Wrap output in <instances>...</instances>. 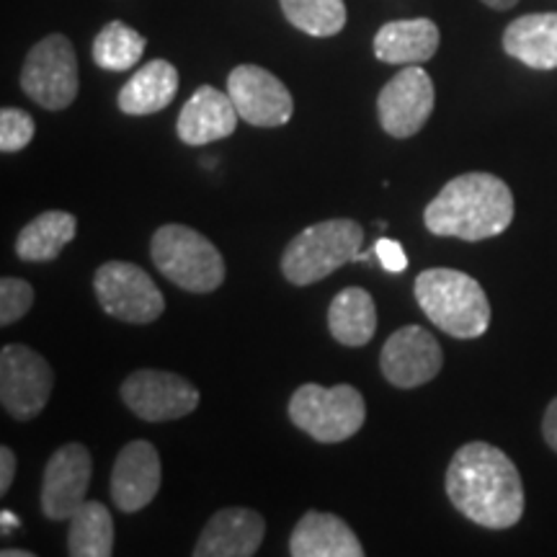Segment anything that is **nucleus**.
<instances>
[{"mask_svg": "<svg viewBox=\"0 0 557 557\" xmlns=\"http://www.w3.org/2000/svg\"><path fill=\"white\" fill-rule=\"evenodd\" d=\"M447 496L465 519L485 529H508L524 513V483L517 465L487 442H470L455 451Z\"/></svg>", "mask_w": 557, "mask_h": 557, "instance_id": "obj_1", "label": "nucleus"}, {"mask_svg": "<svg viewBox=\"0 0 557 557\" xmlns=\"http://www.w3.org/2000/svg\"><path fill=\"white\" fill-rule=\"evenodd\" d=\"M423 222L438 238L468 243L496 238L513 222V194L493 173H462L429 201Z\"/></svg>", "mask_w": 557, "mask_h": 557, "instance_id": "obj_2", "label": "nucleus"}, {"mask_svg": "<svg viewBox=\"0 0 557 557\" xmlns=\"http://www.w3.org/2000/svg\"><path fill=\"white\" fill-rule=\"evenodd\" d=\"M416 299L447 336L480 338L491 325V302L478 278L457 269H429L416 278Z\"/></svg>", "mask_w": 557, "mask_h": 557, "instance_id": "obj_3", "label": "nucleus"}, {"mask_svg": "<svg viewBox=\"0 0 557 557\" xmlns=\"http://www.w3.org/2000/svg\"><path fill=\"white\" fill-rule=\"evenodd\" d=\"M361 225L354 220H325L289 240L282 253V274L295 287H308L346 263L361 261Z\"/></svg>", "mask_w": 557, "mask_h": 557, "instance_id": "obj_4", "label": "nucleus"}, {"mask_svg": "<svg viewBox=\"0 0 557 557\" xmlns=\"http://www.w3.org/2000/svg\"><path fill=\"white\" fill-rule=\"evenodd\" d=\"M150 256L160 274L194 295H207L225 282V261L220 250L186 225L160 227L150 240Z\"/></svg>", "mask_w": 557, "mask_h": 557, "instance_id": "obj_5", "label": "nucleus"}, {"mask_svg": "<svg viewBox=\"0 0 557 557\" xmlns=\"http://www.w3.org/2000/svg\"><path fill=\"white\" fill-rule=\"evenodd\" d=\"M289 418L299 431H305L315 442L338 444L364 426L367 403L351 385L323 387L308 382L292 395Z\"/></svg>", "mask_w": 557, "mask_h": 557, "instance_id": "obj_6", "label": "nucleus"}, {"mask_svg": "<svg viewBox=\"0 0 557 557\" xmlns=\"http://www.w3.org/2000/svg\"><path fill=\"white\" fill-rule=\"evenodd\" d=\"M24 94L50 111H62L78 96V60L67 37L52 34L32 47L21 67Z\"/></svg>", "mask_w": 557, "mask_h": 557, "instance_id": "obj_7", "label": "nucleus"}, {"mask_svg": "<svg viewBox=\"0 0 557 557\" xmlns=\"http://www.w3.org/2000/svg\"><path fill=\"white\" fill-rule=\"evenodd\" d=\"M94 289L107 315L124 323L148 325L165 310L163 292L156 287L148 271L129 261H109L96 271Z\"/></svg>", "mask_w": 557, "mask_h": 557, "instance_id": "obj_8", "label": "nucleus"}, {"mask_svg": "<svg viewBox=\"0 0 557 557\" xmlns=\"http://www.w3.org/2000/svg\"><path fill=\"white\" fill-rule=\"evenodd\" d=\"M54 374L50 361L24 344L0 351V403L16 421H32L50 403Z\"/></svg>", "mask_w": 557, "mask_h": 557, "instance_id": "obj_9", "label": "nucleus"}, {"mask_svg": "<svg viewBox=\"0 0 557 557\" xmlns=\"http://www.w3.org/2000/svg\"><path fill=\"white\" fill-rule=\"evenodd\" d=\"M124 406L143 421L163 423L189 416L199 406V389L189 380L160 369H139L122 382Z\"/></svg>", "mask_w": 557, "mask_h": 557, "instance_id": "obj_10", "label": "nucleus"}, {"mask_svg": "<svg viewBox=\"0 0 557 557\" xmlns=\"http://www.w3.org/2000/svg\"><path fill=\"white\" fill-rule=\"evenodd\" d=\"M436 103L434 81L423 67L406 65L377 96V116L389 137L408 139L426 127Z\"/></svg>", "mask_w": 557, "mask_h": 557, "instance_id": "obj_11", "label": "nucleus"}, {"mask_svg": "<svg viewBox=\"0 0 557 557\" xmlns=\"http://www.w3.org/2000/svg\"><path fill=\"white\" fill-rule=\"evenodd\" d=\"M227 94L240 120L253 127H284L295 114L289 88L259 65H238L227 75Z\"/></svg>", "mask_w": 557, "mask_h": 557, "instance_id": "obj_12", "label": "nucleus"}, {"mask_svg": "<svg viewBox=\"0 0 557 557\" xmlns=\"http://www.w3.org/2000/svg\"><path fill=\"white\" fill-rule=\"evenodd\" d=\"M444 354L438 341L421 325H406L385 341L380 367L393 387L413 389L426 385L442 372Z\"/></svg>", "mask_w": 557, "mask_h": 557, "instance_id": "obj_13", "label": "nucleus"}, {"mask_svg": "<svg viewBox=\"0 0 557 557\" xmlns=\"http://www.w3.org/2000/svg\"><path fill=\"white\" fill-rule=\"evenodd\" d=\"M94 475L90 451L78 442L62 444L45 468L41 483V511L50 521H70L86 504V493Z\"/></svg>", "mask_w": 557, "mask_h": 557, "instance_id": "obj_14", "label": "nucleus"}, {"mask_svg": "<svg viewBox=\"0 0 557 557\" xmlns=\"http://www.w3.org/2000/svg\"><path fill=\"white\" fill-rule=\"evenodd\" d=\"M160 457L150 442H129L111 472V500L124 513H137L156 500L160 491Z\"/></svg>", "mask_w": 557, "mask_h": 557, "instance_id": "obj_15", "label": "nucleus"}, {"mask_svg": "<svg viewBox=\"0 0 557 557\" xmlns=\"http://www.w3.org/2000/svg\"><path fill=\"white\" fill-rule=\"evenodd\" d=\"M267 521L253 508H222L207 521L197 540V557H250L259 553Z\"/></svg>", "mask_w": 557, "mask_h": 557, "instance_id": "obj_16", "label": "nucleus"}, {"mask_svg": "<svg viewBox=\"0 0 557 557\" xmlns=\"http://www.w3.org/2000/svg\"><path fill=\"white\" fill-rule=\"evenodd\" d=\"M238 109H235L230 94L212 86H201L194 90V96L184 103L178 114L176 132L181 143L201 148V145L225 139L238 127Z\"/></svg>", "mask_w": 557, "mask_h": 557, "instance_id": "obj_17", "label": "nucleus"}, {"mask_svg": "<svg viewBox=\"0 0 557 557\" xmlns=\"http://www.w3.org/2000/svg\"><path fill=\"white\" fill-rule=\"evenodd\" d=\"M292 557H364L354 529L336 513L308 511L289 537Z\"/></svg>", "mask_w": 557, "mask_h": 557, "instance_id": "obj_18", "label": "nucleus"}, {"mask_svg": "<svg viewBox=\"0 0 557 557\" xmlns=\"http://www.w3.org/2000/svg\"><path fill=\"white\" fill-rule=\"evenodd\" d=\"M438 39L431 18L389 21L374 37V58L387 65H423L436 54Z\"/></svg>", "mask_w": 557, "mask_h": 557, "instance_id": "obj_19", "label": "nucleus"}, {"mask_svg": "<svg viewBox=\"0 0 557 557\" xmlns=\"http://www.w3.org/2000/svg\"><path fill=\"white\" fill-rule=\"evenodd\" d=\"M504 50L508 58L534 70L557 67V13H529L506 26Z\"/></svg>", "mask_w": 557, "mask_h": 557, "instance_id": "obj_20", "label": "nucleus"}, {"mask_svg": "<svg viewBox=\"0 0 557 557\" xmlns=\"http://www.w3.org/2000/svg\"><path fill=\"white\" fill-rule=\"evenodd\" d=\"M178 94V70L169 60H152L139 67L120 90V109L129 116L163 111Z\"/></svg>", "mask_w": 557, "mask_h": 557, "instance_id": "obj_21", "label": "nucleus"}, {"mask_svg": "<svg viewBox=\"0 0 557 557\" xmlns=\"http://www.w3.org/2000/svg\"><path fill=\"white\" fill-rule=\"evenodd\" d=\"M329 331L341 346H367L377 333V308L367 289L346 287L329 308Z\"/></svg>", "mask_w": 557, "mask_h": 557, "instance_id": "obj_22", "label": "nucleus"}, {"mask_svg": "<svg viewBox=\"0 0 557 557\" xmlns=\"http://www.w3.org/2000/svg\"><path fill=\"white\" fill-rule=\"evenodd\" d=\"M78 233V220L62 209H50L34 218L18 233L16 253L24 261H54Z\"/></svg>", "mask_w": 557, "mask_h": 557, "instance_id": "obj_23", "label": "nucleus"}, {"mask_svg": "<svg viewBox=\"0 0 557 557\" xmlns=\"http://www.w3.org/2000/svg\"><path fill=\"white\" fill-rule=\"evenodd\" d=\"M67 553L73 557H109L114 553V521L99 500H86L70 517Z\"/></svg>", "mask_w": 557, "mask_h": 557, "instance_id": "obj_24", "label": "nucleus"}, {"mask_svg": "<svg viewBox=\"0 0 557 557\" xmlns=\"http://www.w3.org/2000/svg\"><path fill=\"white\" fill-rule=\"evenodd\" d=\"M145 37L122 21H111L94 39V62L109 73H124L143 60Z\"/></svg>", "mask_w": 557, "mask_h": 557, "instance_id": "obj_25", "label": "nucleus"}, {"mask_svg": "<svg viewBox=\"0 0 557 557\" xmlns=\"http://www.w3.org/2000/svg\"><path fill=\"white\" fill-rule=\"evenodd\" d=\"M295 29L310 37H333L346 26L344 0H278Z\"/></svg>", "mask_w": 557, "mask_h": 557, "instance_id": "obj_26", "label": "nucleus"}, {"mask_svg": "<svg viewBox=\"0 0 557 557\" xmlns=\"http://www.w3.org/2000/svg\"><path fill=\"white\" fill-rule=\"evenodd\" d=\"M34 305V289L18 276L0 278V325L18 323Z\"/></svg>", "mask_w": 557, "mask_h": 557, "instance_id": "obj_27", "label": "nucleus"}, {"mask_svg": "<svg viewBox=\"0 0 557 557\" xmlns=\"http://www.w3.org/2000/svg\"><path fill=\"white\" fill-rule=\"evenodd\" d=\"M34 120L24 109H3L0 111V150L9 152L24 150L34 139Z\"/></svg>", "mask_w": 557, "mask_h": 557, "instance_id": "obj_28", "label": "nucleus"}, {"mask_svg": "<svg viewBox=\"0 0 557 557\" xmlns=\"http://www.w3.org/2000/svg\"><path fill=\"white\" fill-rule=\"evenodd\" d=\"M374 256H377L382 269L389 271V274H403L408 269L406 248L393 238H380L377 246H374Z\"/></svg>", "mask_w": 557, "mask_h": 557, "instance_id": "obj_29", "label": "nucleus"}, {"mask_svg": "<svg viewBox=\"0 0 557 557\" xmlns=\"http://www.w3.org/2000/svg\"><path fill=\"white\" fill-rule=\"evenodd\" d=\"M13 475H16V455H13L11 447H0V496L9 493Z\"/></svg>", "mask_w": 557, "mask_h": 557, "instance_id": "obj_30", "label": "nucleus"}, {"mask_svg": "<svg viewBox=\"0 0 557 557\" xmlns=\"http://www.w3.org/2000/svg\"><path fill=\"white\" fill-rule=\"evenodd\" d=\"M542 436H545L549 449L557 451V398L549 403L545 418H542Z\"/></svg>", "mask_w": 557, "mask_h": 557, "instance_id": "obj_31", "label": "nucleus"}, {"mask_svg": "<svg viewBox=\"0 0 557 557\" xmlns=\"http://www.w3.org/2000/svg\"><path fill=\"white\" fill-rule=\"evenodd\" d=\"M0 524H3V534H9L11 529H18L21 527V521H18L16 513L3 511V513H0Z\"/></svg>", "mask_w": 557, "mask_h": 557, "instance_id": "obj_32", "label": "nucleus"}, {"mask_svg": "<svg viewBox=\"0 0 557 557\" xmlns=\"http://www.w3.org/2000/svg\"><path fill=\"white\" fill-rule=\"evenodd\" d=\"M480 3H485L487 9H493V11H508V9H513L519 0H480Z\"/></svg>", "mask_w": 557, "mask_h": 557, "instance_id": "obj_33", "label": "nucleus"}, {"mask_svg": "<svg viewBox=\"0 0 557 557\" xmlns=\"http://www.w3.org/2000/svg\"><path fill=\"white\" fill-rule=\"evenodd\" d=\"M3 557H32V549H3Z\"/></svg>", "mask_w": 557, "mask_h": 557, "instance_id": "obj_34", "label": "nucleus"}]
</instances>
